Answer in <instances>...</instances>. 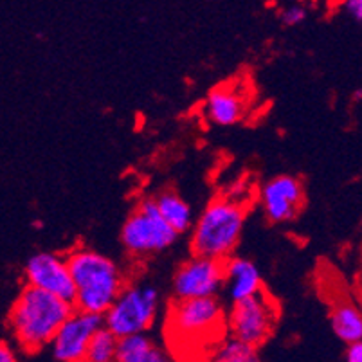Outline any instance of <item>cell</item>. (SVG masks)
Segmentation results:
<instances>
[{"label": "cell", "mask_w": 362, "mask_h": 362, "mask_svg": "<svg viewBox=\"0 0 362 362\" xmlns=\"http://www.w3.org/2000/svg\"><path fill=\"white\" fill-rule=\"evenodd\" d=\"M249 88L238 81L218 85L207 96L206 116L222 127L236 124L249 112Z\"/></svg>", "instance_id": "12"}, {"label": "cell", "mask_w": 362, "mask_h": 362, "mask_svg": "<svg viewBox=\"0 0 362 362\" xmlns=\"http://www.w3.org/2000/svg\"><path fill=\"white\" fill-rule=\"evenodd\" d=\"M72 312V303L25 287L9 312V327L22 350L35 354L51 344L58 328Z\"/></svg>", "instance_id": "2"}, {"label": "cell", "mask_w": 362, "mask_h": 362, "mask_svg": "<svg viewBox=\"0 0 362 362\" xmlns=\"http://www.w3.org/2000/svg\"><path fill=\"white\" fill-rule=\"evenodd\" d=\"M211 362H262L258 351L236 341H223L215 351Z\"/></svg>", "instance_id": "18"}, {"label": "cell", "mask_w": 362, "mask_h": 362, "mask_svg": "<svg viewBox=\"0 0 362 362\" xmlns=\"http://www.w3.org/2000/svg\"><path fill=\"white\" fill-rule=\"evenodd\" d=\"M223 287V263L193 256L187 259L173 278L175 299L216 298Z\"/></svg>", "instance_id": "9"}, {"label": "cell", "mask_w": 362, "mask_h": 362, "mask_svg": "<svg viewBox=\"0 0 362 362\" xmlns=\"http://www.w3.org/2000/svg\"><path fill=\"white\" fill-rule=\"evenodd\" d=\"M177 233L163 220L153 199L137 204L121 229V242L134 256H148L164 251L177 240Z\"/></svg>", "instance_id": "7"}, {"label": "cell", "mask_w": 362, "mask_h": 362, "mask_svg": "<svg viewBox=\"0 0 362 362\" xmlns=\"http://www.w3.org/2000/svg\"><path fill=\"white\" fill-rule=\"evenodd\" d=\"M28 287L54 296L58 299L74 301V283L64 258L52 252H38L31 256L24 269Z\"/></svg>", "instance_id": "10"}, {"label": "cell", "mask_w": 362, "mask_h": 362, "mask_svg": "<svg viewBox=\"0 0 362 362\" xmlns=\"http://www.w3.org/2000/svg\"><path fill=\"white\" fill-rule=\"evenodd\" d=\"M0 362H18L15 351L8 344H4V342H0Z\"/></svg>", "instance_id": "22"}, {"label": "cell", "mask_w": 362, "mask_h": 362, "mask_svg": "<svg viewBox=\"0 0 362 362\" xmlns=\"http://www.w3.org/2000/svg\"><path fill=\"white\" fill-rule=\"evenodd\" d=\"M305 18H307V9L303 6H291V8L281 11V21L285 25H298Z\"/></svg>", "instance_id": "19"}, {"label": "cell", "mask_w": 362, "mask_h": 362, "mask_svg": "<svg viewBox=\"0 0 362 362\" xmlns=\"http://www.w3.org/2000/svg\"><path fill=\"white\" fill-rule=\"evenodd\" d=\"M279 319V305L263 288L252 298L233 303L226 317V328L231 341L258 350L271 337Z\"/></svg>", "instance_id": "6"}, {"label": "cell", "mask_w": 362, "mask_h": 362, "mask_svg": "<svg viewBox=\"0 0 362 362\" xmlns=\"http://www.w3.org/2000/svg\"><path fill=\"white\" fill-rule=\"evenodd\" d=\"M259 199L263 211L271 222H288L296 218L305 206V187L296 177L279 175L262 187Z\"/></svg>", "instance_id": "11"}, {"label": "cell", "mask_w": 362, "mask_h": 362, "mask_svg": "<svg viewBox=\"0 0 362 362\" xmlns=\"http://www.w3.org/2000/svg\"><path fill=\"white\" fill-rule=\"evenodd\" d=\"M361 96H362V90H361V88H357V90L354 92V100L361 101Z\"/></svg>", "instance_id": "23"}, {"label": "cell", "mask_w": 362, "mask_h": 362, "mask_svg": "<svg viewBox=\"0 0 362 362\" xmlns=\"http://www.w3.org/2000/svg\"><path fill=\"white\" fill-rule=\"evenodd\" d=\"M166 327L168 334L186 344L218 341L226 330V312L216 298L175 299L168 310Z\"/></svg>", "instance_id": "4"}, {"label": "cell", "mask_w": 362, "mask_h": 362, "mask_svg": "<svg viewBox=\"0 0 362 362\" xmlns=\"http://www.w3.org/2000/svg\"><path fill=\"white\" fill-rule=\"evenodd\" d=\"M65 263L76 288L74 310L103 317L127 285L123 271L114 259L85 247L69 252Z\"/></svg>", "instance_id": "1"}, {"label": "cell", "mask_w": 362, "mask_h": 362, "mask_svg": "<svg viewBox=\"0 0 362 362\" xmlns=\"http://www.w3.org/2000/svg\"><path fill=\"white\" fill-rule=\"evenodd\" d=\"M346 362H362V342H351L346 350Z\"/></svg>", "instance_id": "20"}, {"label": "cell", "mask_w": 362, "mask_h": 362, "mask_svg": "<svg viewBox=\"0 0 362 362\" xmlns=\"http://www.w3.org/2000/svg\"><path fill=\"white\" fill-rule=\"evenodd\" d=\"M100 328H103L101 315L74 310L52 337V357L58 362H85L88 342Z\"/></svg>", "instance_id": "8"}, {"label": "cell", "mask_w": 362, "mask_h": 362, "mask_svg": "<svg viewBox=\"0 0 362 362\" xmlns=\"http://www.w3.org/2000/svg\"><path fill=\"white\" fill-rule=\"evenodd\" d=\"M159 312V292L151 285L127 283L105 312L103 327L117 339L146 334Z\"/></svg>", "instance_id": "5"}, {"label": "cell", "mask_w": 362, "mask_h": 362, "mask_svg": "<svg viewBox=\"0 0 362 362\" xmlns=\"http://www.w3.org/2000/svg\"><path fill=\"white\" fill-rule=\"evenodd\" d=\"M223 285L233 303L252 298L263 291V281L258 267L251 259L231 256L223 262Z\"/></svg>", "instance_id": "13"}, {"label": "cell", "mask_w": 362, "mask_h": 362, "mask_svg": "<svg viewBox=\"0 0 362 362\" xmlns=\"http://www.w3.org/2000/svg\"><path fill=\"white\" fill-rule=\"evenodd\" d=\"M117 341L119 339L114 334L107 330V328H100L90 339L85 354V362H114L117 350Z\"/></svg>", "instance_id": "17"}, {"label": "cell", "mask_w": 362, "mask_h": 362, "mask_svg": "<svg viewBox=\"0 0 362 362\" xmlns=\"http://www.w3.org/2000/svg\"><path fill=\"white\" fill-rule=\"evenodd\" d=\"M245 211V206L235 199H213L193 227V255L220 263L231 258L242 236Z\"/></svg>", "instance_id": "3"}, {"label": "cell", "mask_w": 362, "mask_h": 362, "mask_svg": "<svg viewBox=\"0 0 362 362\" xmlns=\"http://www.w3.org/2000/svg\"><path fill=\"white\" fill-rule=\"evenodd\" d=\"M114 362H175L146 334L130 335L117 341Z\"/></svg>", "instance_id": "14"}, {"label": "cell", "mask_w": 362, "mask_h": 362, "mask_svg": "<svg viewBox=\"0 0 362 362\" xmlns=\"http://www.w3.org/2000/svg\"><path fill=\"white\" fill-rule=\"evenodd\" d=\"M344 8L348 9V13L354 16L355 21L357 22L362 21V2L361 0H346V2H344Z\"/></svg>", "instance_id": "21"}, {"label": "cell", "mask_w": 362, "mask_h": 362, "mask_svg": "<svg viewBox=\"0 0 362 362\" xmlns=\"http://www.w3.org/2000/svg\"><path fill=\"white\" fill-rule=\"evenodd\" d=\"M156 202L157 211L163 216L164 222L177 233V235H182V233L189 231V227L193 223V213L192 207L179 193L175 192H163L153 199Z\"/></svg>", "instance_id": "16"}, {"label": "cell", "mask_w": 362, "mask_h": 362, "mask_svg": "<svg viewBox=\"0 0 362 362\" xmlns=\"http://www.w3.org/2000/svg\"><path fill=\"white\" fill-rule=\"evenodd\" d=\"M332 328L334 334L337 335L341 341L348 342H361L362 339V315L361 308L357 307V303L351 299H344V301H337L332 308L330 314Z\"/></svg>", "instance_id": "15"}]
</instances>
